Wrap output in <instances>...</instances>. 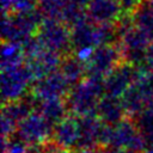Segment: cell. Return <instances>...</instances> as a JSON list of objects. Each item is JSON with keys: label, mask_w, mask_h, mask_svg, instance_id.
Returning <instances> with one entry per match:
<instances>
[{"label": "cell", "mask_w": 153, "mask_h": 153, "mask_svg": "<svg viewBox=\"0 0 153 153\" xmlns=\"http://www.w3.org/2000/svg\"><path fill=\"white\" fill-rule=\"evenodd\" d=\"M36 36L45 49L60 54L61 56L69 55L71 48H73L71 29L61 20L44 19Z\"/></svg>", "instance_id": "8992f818"}, {"label": "cell", "mask_w": 153, "mask_h": 153, "mask_svg": "<svg viewBox=\"0 0 153 153\" xmlns=\"http://www.w3.org/2000/svg\"><path fill=\"white\" fill-rule=\"evenodd\" d=\"M51 141L60 148L72 151L79 147L80 142V121L79 117L68 115L62 122L54 127Z\"/></svg>", "instance_id": "7c38bea8"}, {"label": "cell", "mask_w": 153, "mask_h": 153, "mask_svg": "<svg viewBox=\"0 0 153 153\" xmlns=\"http://www.w3.org/2000/svg\"><path fill=\"white\" fill-rule=\"evenodd\" d=\"M145 67L149 71H153V41L151 42L147 51H146V56H145Z\"/></svg>", "instance_id": "cb8c5ba5"}, {"label": "cell", "mask_w": 153, "mask_h": 153, "mask_svg": "<svg viewBox=\"0 0 153 153\" xmlns=\"http://www.w3.org/2000/svg\"><path fill=\"white\" fill-rule=\"evenodd\" d=\"M44 17L36 8L30 12L4 14L2 41L8 43L23 44L29 38L37 35Z\"/></svg>", "instance_id": "3957f363"}, {"label": "cell", "mask_w": 153, "mask_h": 153, "mask_svg": "<svg viewBox=\"0 0 153 153\" xmlns=\"http://www.w3.org/2000/svg\"><path fill=\"white\" fill-rule=\"evenodd\" d=\"M122 62H124L122 51L118 44L110 43L94 48L85 61L86 78H92L104 81Z\"/></svg>", "instance_id": "277c9868"}, {"label": "cell", "mask_w": 153, "mask_h": 153, "mask_svg": "<svg viewBox=\"0 0 153 153\" xmlns=\"http://www.w3.org/2000/svg\"><path fill=\"white\" fill-rule=\"evenodd\" d=\"M109 153H133V152H129V151H115V149H110Z\"/></svg>", "instance_id": "4316f807"}, {"label": "cell", "mask_w": 153, "mask_h": 153, "mask_svg": "<svg viewBox=\"0 0 153 153\" xmlns=\"http://www.w3.org/2000/svg\"><path fill=\"white\" fill-rule=\"evenodd\" d=\"M139 74V67L128 62H122L111 74L104 79L105 94L121 98L135 82Z\"/></svg>", "instance_id": "9c48e42d"}, {"label": "cell", "mask_w": 153, "mask_h": 153, "mask_svg": "<svg viewBox=\"0 0 153 153\" xmlns=\"http://www.w3.org/2000/svg\"><path fill=\"white\" fill-rule=\"evenodd\" d=\"M147 1V4L151 6V7H153V0H146Z\"/></svg>", "instance_id": "f1b7e54d"}, {"label": "cell", "mask_w": 153, "mask_h": 153, "mask_svg": "<svg viewBox=\"0 0 153 153\" xmlns=\"http://www.w3.org/2000/svg\"><path fill=\"white\" fill-rule=\"evenodd\" d=\"M59 72L69 84V86H74L85 79L84 76L86 75V65L80 57L69 54L62 57Z\"/></svg>", "instance_id": "2e32d148"}, {"label": "cell", "mask_w": 153, "mask_h": 153, "mask_svg": "<svg viewBox=\"0 0 153 153\" xmlns=\"http://www.w3.org/2000/svg\"><path fill=\"white\" fill-rule=\"evenodd\" d=\"M116 29L120 37L118 45L123 60L130 65L140 67V65L145 62L146 51L152 42L151 37L139 29L134 24L133 17L128 14L122 16L116 24Z\"/></svg>", "instance_id": "6da1fadb"}, {"label": "cell", "mask_w": 153, "mask_h": 153, "mask_svg": "<svg viewBox=\"0 0 153 153\" xmlns=\"http://www.w3.org/2000/svg\"><path fill=\"white\" fill-rule=\"evenodd\" d=\"M53 127L62 122L68 115V109L65 99H50L41 102L37 110Z\"/></svg>", "instance_id": "e0dca14e"}, {"label": "cell", "mask_w": 153, "mask_h": 153, "mask_svg": "<svg viewBox=\"0 0 153 153\" xmlns=\"http://www.w3.org/2000/svg\"><path fill=\"white\" fill-rule=\"evenodd\" d=\"M31 81H33V79L25 63L18 67L2 69L1 96L4 104L23 98Z\"/></svg>", "instance_id": "ba28073f"}, {"label": "cell", "mask_w": 153, "mask_h": 153, "mask_svg": "<svg viewBox=\"0 0 153 153\" xmlns=\"http://www.w3.org/2000/svg\"><path fill=\"white\" fill-rule=\"evenodd\" d=\"M142 153H153V148H148V149H146V151L142 152Z\"/></svg>", "instance_id": "83f0119b"}, {"label": "cell", "mask_w": 153, "mask_h": 153, "mask_svg": "<svg viewBox=\"0 0 153 153\" xmlns=\"http://www.w3.org/2000/svg\"><path fill=\"white\" fill-rule=\"evenodd\" d=\"M79 121H80V142L78 151L85 148H102L100 142L106 124L103 123L97 117V115L79 117Z\"/></svg>", "instance_id": "5bb4252c"}, {"label": "cell", "mask_w": 153, "mask_h": 153, "mask_svg": "<svg viewBox=\"0 0 153 153\" xmlns=\"http://www.w3.org/2000/svg\"><path fill=\"white\" fill-rule=\"evenodd\" d=\"M145 2V0H120L123 14L133 16V13Z\"/></svg>", "instance_id": "603a6c76"}, {"label": "cell", "mask_w": 153, "mask_h": 153, "mask_svg": "<svg viewBox=\"0 0 153 153\" xmlns=\"http://www.w3.org/2000/svg\"><path fill=\"white\" fill-rule=\"evenodd\" d=\"M61 61H62V57L60 54L44 49L35 57L26 60L25 65L29 68L33 81H38L48 76L49 74L57 72L60 68Z\"/></svg>", "instance_id": "4fadbf2b"}, {"label": "cell", "mask_w": 153, "mask_h": 153, "mask_svg": "<svg viewBox=\"0 0 153 153\" xmlns=\"http://www.w3.org/2000/svg\"><path fill=\"white\" fill-rule=\"evenodd\" d=\"M136 124L147 146L153 148V106L147 108L137 118Z\"/></svg>", "instance_id": "7402d4cb"}, {"label": "cell", "mask_w": 153, "mask_h": 153, "mask_svg": "<svg viewBox=\"0 0 153 153\" xmlns=\"http://www.w3.org/2000/svg\"><path fill=\"white\" fill-rule=\"evenodd\" d=\"M71 4H73V5H76V6H79V7H82V8H86V6L88 5V2L91 1V0H68Z\"/></svg>", "instance_id": "484cf974"}, {"label": "cell", "mask_w": 153, "mask_h": 153, "mask_svg": "<svg viewBox=\"0 0 153 153\" xmlns=\"http://www.w3.org/2000/svg\"><path fill=\"white\" fill-rule=\"evenodd\" d=\"M109 147L115 151L142 153L146 151L147 143L141 135L136 122L127 116L121 122L111 126Z\"/></svg>", "instance_id": "5b68a950"}, {"label": "cell", "mask_w": 153, "mask_h": 153, "mask_svg": "<svg viewBox=\"0 0 153 153\" xmlns=\"http://www.w3.org/2000/svg\"><path fill=\"white\" fill-rule=\"evenodd\" d=\"M54 127L38 112L33 111L19 122L17 136L30 146H43L53 137Z\"/></svg>", "instance_id": "52a82bcc"}, {"label": "cell", "mask_w": 153, "mask_h": 153, "mask_svg": "<svg viewBox=\"0 0 153 153\" xmlns=\"http://www.w3.org/2000/svg\"><path fill=\"white\" fill-rule=\"evenodd\" d=\"M44 153H72V152L63 149V148H60L56 145H54L53 142H48L44 146Z\"/></svg>", "instance_id": "d4e9b609"}, {"label": "cell", "mask_w": 153, "mask_h": 153, "mask_svg": "<svg viewBox=\"0 0 153 153\" xmlns=\"http://www.w3.org/2000/svg\"><path fill=\"white\" fill-rule=\"evenodd\" d=\"M25 63V56L22 44L4 42L2 44V57H1V68H13Z\"/></svg>", "instance_id": "ac0fdd59"}, {"label": "cell", "mask_w": 153, "mask_h": 153, "mask_svg": "<svg viewBox=\"0 0 153 153\" xmlns=\"http://www.w3.org/2000/svg\"><path fill=\"white\" fill-rule=\"evenodd\" d=\"M131 17L134 24L146 32L151 39H153V7H151L145 0V2L133 13Z\"/></svg>", "instance_id": "44dd1931"}, {"label": "cell", "mask_w": 153, "mask_h": 153, "mask_svg": "<svg viewBox=\"0 0 153 153\" xmlns=\"http://www.w3.org/2000/svg\"><path fill=\"white\" fill-rule=\"evenodd\" d=\"M85 10L87 18L98 25H116L123 16L120 0H91Z\"/></svg>", "instance_id": "8fae6325"}, {"label": "cell", "mask_w": 153, "mask_h": 153, "mask_svg": "<svg viewBox=\"0 0 153 153\" xmlns=\"http://www.w3.org/2000/svg\"><path fill=\"white\" fill-rule=\"evenodd\" d=\"M104 94V81L85 78L81 82L71 87L65 102L71 115L85 117L96 115L98 103Z\"/></svg>", "instance_id": "7a4b0ae2"}, {"label": "cell", "mask_w": 153, "mask_h": 153, "mask_svg": "<svg viewBox=\"0 0 153 153\" xmlns=\"http://www.w3.org/2000/svg\"><path fill=\"white\" fill-rule=\"evenodd\" d=\"M69 90V84L57 71L38 81H35L31 94L41 103L50 99H63Z\"/></svg>", "instance_id": "30bf717a"}, {"label": "cell", "mask_w": 153, "mask_h": 153, "mask_svg": "<svg viewBox=\"0 0 153 153\" xmlns=\"http://www.w3.org/2000/svg\"><path fill=\"white\" fill-rule=\"evenodd\" d=\"M68 2V0H37V10L44 19L61 20Z\"/></svg>", "instance_id": "ffe728a7"}, {"label": "cell", "mask_w": 153, "mask_h": 153, "mask_svg": "<svg viewBox=\"0 0 153 153\" xmlns=\"http://www.w3.org/2000/svg\"><path fill=\"white\" fill-rule=\"evenodd\" d=\"M134 87L143 97L148 108L153 106V71L139 67V74L134 82Z\"/></svg>", "instance_id": "d6986e66"}, {"label": "cell", "mask_w": 153, "mask_h": 153, "mask_svg": "<svg viewBox=\"0 0 153 153\" xmlns=\"http://www.w3.org/2000/svg\"><path fill=\"white\" fill-rule=\"evenodd\" d=\"M97 117L108 126H115L127 117L121 98L104 94L97 106Z\"/></svg>", "instance_id": "9a60e30c"}]
</instances>
